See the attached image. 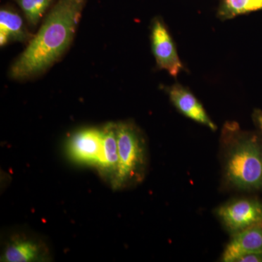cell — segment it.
<instances>
[{
  "instance_id": "obj_1",
  "label": "cell",
  "mask_w": 262,
  "mask_h": 262,
  "mask_svg": "<svg viewBox=\"0 0 262 262\" xmlns=\"http://www.w3.org/2000/svg\"><path fill=\"white\" fill-rule=\"evenodd\" d=\"M86 0H58L37 34L12 66L10 76L29 78L53 65L69 48Z\"/></svg>"
},
{
  "instance_id": "obj_2",
  "label": "cell",
  "mask_w": 262,
  "mask_h": 262,
  "mask_svg": "<svg viewBox=\"0 0 262 262\" xmlns=\"http://www.w3.org/2000/svg\"><path fill=\"white\" fill-rule=\"evenodd\" d=\"M223 138L228 144L226 178L234 187L251 190L262 187V149L257 137L243 132L236 122H227Z\"/></svg>"
},
{
  "instance_id": "obj_3",
  "label": "cell",
  "mask_w": 262,
  "mask_h": 262,
  "mask_svg": "<svg viewBox=\"0 0 262 262\" xmlns=\"http://www.w3.org/2000/svg\"><path fill=\"white\" fill-rule=\"evenodd\" d=\"M119 168L115 189L137 184L144 178L147 163L145 139L131 122L116 124Z\"/></svg>"
},
{
  "instance_id": "obj_4",
  "label": "cell",
  "mask_w": 262,
  "mask_h": 262,
  "mask_svg": "<svg viewBox=\"0 0 262 262\" xmlns=\"http://www.w3.org/2000/svg\"><path fill=\"white\" fill-rule=\"evenodd\" d=\"M151 49L160 70L167 71L172 77H177L184 70L177 47L168 27L160 18H155L151 24Z\"/></svg>"
},
{
  "instance_id": "obj_5",
  "label": "cell",
  "mask_w": 262,
  "mask_h": 262,
  "mask_svg": "<svg viewBox=\"0 0 262 262\" xmlns=\"http://www.w3.org/2000/svg\"><path fill=\"white\" fill-rule=\"evenodd\" d=\"M217 214L232 234L262 225V203L256 200L242 199L220 207Z\"/></svg>"
},
{
  "instance_id": "obj_6",
  "label": "cell",
  "mask_w": 262,
  "mask_h": 262,
  "mask_svg": "<svg viewBox=\"0 0 262 262\" xmlns=\"http://www.w3.org/2000/svg\"><path fill=\"white\" fill-rule=\"evenodd\" d=\"M69 155L75 162L99 169L103 160V130L87 128L75 133L69 140Z\"/></svg>"
},
{
  "instance_id": "obj_7",
  "label": "cell",
  "mask_w": 262,
  "mask_h": 262,
  "mask_svg": "<svg viewBox=\"0 0 262 262\" xmlns=\"http://www.w3.org/2000/svg\"><path fill=\"white\" fill-rule=\"evenodd\" d=\"M165 89L170 101L179 113L212 130H216V125L208 116L199 100L189 89L179 83L169 86Z\"/></svg>"
},
{
  "instance_id": "obj_8",
  "label": "cell",
  "mask_w": 262,
  "mask_h": 262,
  "mask_svg": "<svg viewBox=\"0 0 262 262\" xmlns=\"http://www.w3.org/2000/svg\"><path fill=\"white\" fill-rule=\"evenodd\" d=\"M262 253V225L254 226L233 234L226 246L222 261L237 262L246 255Z\"/></svg>"
},
{
  "instance_id": "obj_9",
  "label": "cell",
  "mask_w": 262,
  "mask_h": 262,
  "mask_svg": "<svg viewBox=\"0 0 262 262\" xmlns=\"http://www.w3.org/2000/svg\"><path fill=\"white\" fill-rule=\"evenodd\" d=\"M103 130V160L98 171L114 185L119 168L116 124L110 123Z\"/></svg>"
},
{
  "instance_id": "obj_10",
  "label": "cell",
  "mask_w": 262,
  "mask_h": 262,
  "mask_svg": "<svg viewBox=\"0 0 262 262\" xmlns=\"http://www.w3.org/2000/svg\"><path fill=\"white\" fill-rule=\"evenodd\" d=\"M45 251L42 246L25 237H15L5 248L2 261L29 262L42 259Z\"/></svg>"
},
{
  "instance_id": "obj_11",
  "label": "cell",
  "mask_w": 262,
  "mask_h": 262,
  "mask_svg": "<svg viewBox=\"0 0 262 262\" xmlns=\"http://www.w3.org/2000/svg\"><path fill=\"white\" fill-rule=\"evenodd\" d=\"M30 34L24 26L23 19L10 8L0 10V44L4 46L10 41L24 42L30 39Z\"/></svg>"
},
{
  "instance_id": "obj_12",
  "label": "cell",
  "mask_w": 262,
  "mask_h": 262,
  "mask_svg": "<svg viewBox=\"0 0 262 262\" xmlns=\"http://www.w3.org/2000/svg\"><path fill=\"white\" fill-rule=\"evenodd\" d=\"M258 10H262V0H220L217 16L222 20H230Z\"/></svg>"
},
{
  "instance_id": "obj_13",
  "label": "cell",
  "mask_w": 262,
  "mask_h": 262,
  "mask_svg": "<svg viewBox=\"0 0 262 262\" xmlns=\"http://www.w3.org/2000/svg\"><path fill=\"white\" fill-rule=\"evenodd\" d=\"M27 21L32 27L39 23L53 0H16Z\"/></svg>"
},
{
  "instance_id": "obj_14",
  "label": "cell",
  "mask_w": 262,
  "mask_h": 262,
  "mask_svg": "<svg viewBox=\"0 0 262 262\" xmlns=\"http://www.w3.org/2000/svg\"><path fill=\"white\" fill-rule=\"evenodd\" d=\"M237 262H262V253L246 255L239 258Z\"/></svg>"
},
{
  "instance_id": "obj_15",
  "label": "cell",
  "mask_w": 262,
  "mask_h": 262,
  "mask_svg": "<svg viewBox=\"0 0 262 262\" xmlns=\"http://www.w3.org/2000/svg\"><path fill=\"white\" fill-rule=\"evenodd\" d=\"M253 120L256 122L257 126L259 127L262 134V111L256 110L253 113Z\"/></svg>"
}]
</instances>
